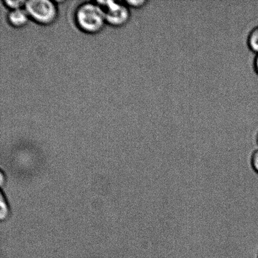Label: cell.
<instances>
[{"instance_id":"cell-1","label":"cell","mask_w":258,"mask_h":258,"mask_svg":"<svg viewBox=\"0 0 258 258\" xmlns=\"http://www.w3.org/2000/svg\"><path fill=\"white\" fill-rule=\"evenodd\" d=\"M77 27L87 34H97L103 29L106 22L104 12L97 2H85L75 12Z\"/></svg>"},{"instance_id":"cell-2","label":"cell","mask_w":258,"mask_h":258,"mask_svg":"<svg viewBox=\"0 0 258 258\" xmlns=\"http://www.w3.org/2000/svg\"><path fill=\"white\" fill-rule=\"evenodd\" d=\"M25 9L30 19L40 25L52 24L57 19V2L50 0H29L26 1Z\"/></svg>"},{"instance_id":"cell-3","label":"cell","mask_w":258,"mask_h":258,"mask_svg":"<svg viewBox=\"0 0 258 258\" xmlns=\"http://www.w3.org/2000/svg\"><path fill=\"white\" fill-rule=\"evenodd\" d=\"M97 2L104 12L107 24L119 27L127 24L130 20V9L125 1L99 0Z\"/></svg>"},{"instance_id":"cell-4","label":"cell","mask_w":258,"mask_h":258,"mask_svg":"<svg viewBox=\"0 0 258 258\" xmlns=\"http://www.w3.org/2000/svg\"><path fill=\"white\" fill-rule=\"evenodd\" d=\"M30 19L29 14L25 9L10 10L7 15V20L11 26L15 28H21L25 26Z\"/></svg>"},{"instance_id":"cell-5","label":"cell","mask_w":258,"mask_h":258,"mask_svg":"<svg viewBox=\"0 0 258 258\" xmlns=\"http://www.w3.org/2000/svg\"><path fill=\"white\" fill-rule=\"evenodd\" d=\"M247 44L249 49L258 54V26L252 29L249 33Z\"/></svg>"},{"instance_id":"cell-6","label":"cell","mask_w":258,"mask_h":258,"mask_svg":"<svg viewBox=\"0 0 258 258\" xmlns=\"http://www.w3.org/2000/svg\"><path fill=\"white\" fill-rule=\"evenodd\" d=\"M0 204H1L0 218H1L2 221H4V220H6L9 216L10 209L6 198H5L3 193L1 194V202H0Z\"/></svg>"},{"instance_id":"cell-7","label":"cell","mask_w":258,"mask_h":258,"mask_svg":"<svg viewBox=\"0 0 258 258\" xmlns=\"http://www.w3.org/2000/svg\"><path fill=\"white\" fill-rule=\"evenodd\" d=\"M5 6L9 8L10 10L21 9L24 7L26 1H23V0H15V1H12V0H4V1Z\"/></svg>"},{"instance_id":"cell-8","label":"cell","mask_w":258,"mask_h":258,"mask_svg":"<svg viewBox=\"0 0 258 258\" xmlns=\"http://www.w3.org/2000/svg\"><path fill=\"white\" fill-rule=\"evenodd\" d=\"M125 2L128 7L134 8V9L143 7L148 3L146 0H127Z\"/></svg>"},{"instance_id":"cell-9","label":"cell","mask_w":258,"mask_h":258,"mask_svg":"<svg viewBox=\"0 0 258 258\" xmlns=\"http://www.w3.org/2000/svg\"><path fill=\"white\" fill-rule=\"evenodd\" d=\"M251 165L254 171L258 174V149L252 154L251 157Z\"/></svg>"},{"instance_id":"cell-10","label":"cell","mask_w":258,"mask_h":258,"mask_svg":"<svg viewBox=\"0 0 258 258\" xmlns=\"http://www.w3.org/2000/svg\"><path fill=\"white\" fill-rule=\"evenodd\" d=\"M254 68H255V70H256V72L258 75V54H257L256 59H255V60H254Z\"/></svg>"},{"instance_id":"cell-11","label":"cell","mask_w":258,"mask_h":258,"mask_svg":"<svg viewBox=\"0 0 258 258\" xmlns=\"http://www.w3.org/2000/svg\"><path fill=\"white\" fill-rule=\"evenodd\" d=\"M257 258H258V256H257Z\"/></svg>"}]
</instances>
